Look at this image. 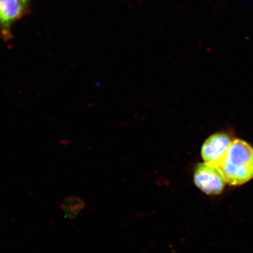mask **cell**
Listing matches in <instances>:
<instances>
[{"instance_id":"cell-1","label":"cell","mask_w":253,"mask_h":253,"mask_svg":"<svg viewBox=\"0 0 253 253\" xmlns=\"http://www.w3.org/2000/svg\"><path fill=\"white\" fill-rule=\"evenodd\" d=\"M226 183L241 186L253 179V148L249 143L236 139L231 141L219 167Z\"/></svg>"},{"instance_id":"cell-2","label":"cell","mask_w":253,"mask_h":253,"mask_svg":"<svg viewBox=\"0 0 253 253\" xmlns=\"http://www.w3.org/2000/svg\"><path fill=\"white\" fill-rule=\"evenodd\" d=\"M30 6L23 0H0V36L3 40L11 41L15 23L29 13Z\"/></svg>"},{"instance_id":"cell-3","label":"cell","mask_w":253,"mask_h":253,"mask_svg":"<svg viewBox=\"0 0 253 253\" xmlns=\"http://www.w3.org/2000/svg\"><path fill=\"white\" fill-rule=\"evenodd\" d=\"M194 180L196 186L208 195L220 194L226 184L220 169L205 163L196 166Z\"/></svg>"},{"instance_id":"cell-4","label":"cell","mask_w":253,"mask_h":253,"mask_svg":"<svg viewBox=\"0 0 253 253\" xmlns=\"http://www.w3.org/2000/svg\"><path fill=\"white\" fill-rule=\"evenodd\" d=\"M231 136L225 132L212 134L205 141L201 149L204 163L219 168L230 146Z\"/></svg>"},{"instance_id":"cell-5","label":"cell","mask_w":253,"mask_h":253,"mask_svg":"<svg viewBox=\"0 0 253 253\" xmlns=\"http://www.w3.org/2000/svg\"><path fill=\"white\" fill-rule=\"evenodd\" d=\"M23 1H26V2H31V1H32V0H23Z\"/></svg>"}]
</instances>
